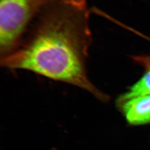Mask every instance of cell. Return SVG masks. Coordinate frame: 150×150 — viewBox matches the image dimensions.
<instances>
[{"label":"cell","mask_w":150,"mask_h":150,"mask_svg":"<svg viewBox=\"0 0 150 150\" xmlns=\"http://www.w3.org/2000/svg\"><path fill=\"white\" fill-rule=\"evenodd\" d=\"M59 0H1V59L13 52L33 18Z\"/></svg>","instance_id":"obj_2"},{"label":"cell","mask_w":150,"mask_h":150,"mask_svg":"<svg viewBox=\"0 0 150 150\" xmlns=\"http://www.w3.org/2000/svg\"><path fill=\"white\" fill-rule=\"evenodd\" d=\"M41 13L26 42L2 59V66L70 83L108 101V96L92 83L86 71L92 38L86 1L59 0Z\"/></svg>","instance_id":"obj_1"},{"label":"cell","mask_w":150,"mask_h":150,"mask_svg":"<svg viewBox=\"0 0 150 150\" xmlns=\"http://www.w3.org/2000/svg\"><path fill=\"white\" fill-rule=\"evenodd\" d=\"M132 59L137 64L146 70H150V54L132 56Z\"/></svg>","instance_id":"obj_5"},{"label":"cell","mask_w":150,"mask_h":150,"mask_svg":"<svg viewBox=\"0 0 150 150\" xmlns=\"http://www.w3.org/2000/svg\"><path fill=\"white\" fill-rule=\"evenodd\" d=\"M51 150H57L56 149H52Z\"/></svg>","instance_id":"obj_6"},{"label":"cell","mask_w":150,"mask_h":150,"mask_svg":"<svg viewBox=\"0 0 150 150\" xmlns=\"http://www.w3.org/2000/svg\"><path fill=\"white\" fill-rule=\"evenodd\" d=\"M116 103L129 125L139 126L150 124V96L128 98L118 97Z\"/></svg>","instance_id":"obj_3"},{"label":"cell","mask_w":150,"mask_h":150,"mask_svg":"<svg viewBox=\"0 0 150 150\" xmlns=\"http://www.w3.org/2000/svg\"><path fill=\"white\" fill-rule=\"evenodd\" d=\"M140 96H150V70H146L139 80L118 97L128 98Z\"/></svg>","instance_id":"obj_4"}]
</instances>
